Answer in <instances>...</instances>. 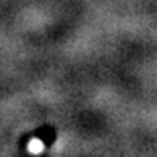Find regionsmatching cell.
Segmentation results:
<instances>
[{"mask_svg": "<svg viewBox=\"0 0 157 157\" xmlns=\"http://www.w3.org/2000/svg\"><path fill=\"white\" fill-rule=\"evenodd\" d=\"M42 147H44V145L40 144L39 140H32V144H30V147H29V149H30V152H33V154H35V152H40V151H42Z\"/></svg>", "mask_w": 157, "mask_h": 157, "instance_id": "1", "label": "cell"}]
</instances>
